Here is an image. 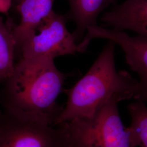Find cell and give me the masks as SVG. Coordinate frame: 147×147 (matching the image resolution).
Segmentation results:
<instances>
[{"label": "cell", "mask_w": 147, "mask_h": 147, "mask_svg": "<svg viewBox=\"0 0 147 147\" xmlns=\"http://www.w3.org/2000/svg\"><path fill=\"white\" fill-rule=\"evenodd\" d=\"M12 22L11 19L5 22L0 16V84L11 75L16 64V45Z\"/></svg>", "instance_id": "cell-10"}, {"label": "cell", "mask_w": 147, "mask_h": 147, "mask_svg": "<svg viewBox=\"0 0 147 147\" xmlns=\"http://www.w3.org/2000/svg\"><path fill=\"white\" fill-rule=\"evenodd\" d=\"M102 38L119 46L125 55L126 62L139 76L138 91L135 99L147 101V37L131 36L121 31L106 28L98 25L89 27L83 39L78 44L80 53L86 50L90 41Z\"/></svg>", "instance_id": "cell-6"}, {"label": "cell", "mask_w": 147, "mask_h": 147, "mask_svg": "<svg viewBox=\"0 0 147 147\" xmlns=\"http://www.w3.org/2000/svg\"><path fill=\"white\" fill-rule=\"evenodd\" d=\"M115 46L109 40L87 73L72 87L64 90L67 102L55 125L90 118L110 100L135 99L138 81L127 71L117 70Z\"/></svg>", "instance_id": "cell-2"}, {"label": "cell", "mask_w": 147, "mask_h": 147, "mask_svg": "<svg viewBox=\"0 0 147 147\" xmlns=\"http://www.w3.org/2000/svg\"><path fill=\"white\" fill-rule=\"evenodd\" d=\"M101 21L111 29L130 30L147 37V0H126L116 5L102 14Z\"/></svg>", "instance_id": "cell-7"}, {"label": "cell", "mask_w": 147, "mask_h": 147, "mask_svg": "<svg viewBox=\"0 0 147 147\" xmlns=\"http://www.w3.org/2000/svg\"><path fill=\"white\" fill-rule=\"evenodd\" d=\"M21 0H12L13 3V6L15 7L17 5L18 3H19L21 2Z\"/></svg>", "instance_id": "cell-13"}, {"label": "cell", "mask_w": 147, "mask_h": 147, "mask_svg": "<svg viewBox=\"0 0 147 147\" xmlns=\"http://www.w3.org/2000/svg\"><path fill=\"white\" fill-rule=\"evenodd\" d=\"M70 9L67 16L73 21L76 28L72 33L76 42H80L87 29L97 25L98 16L117 0H68Z\"/></svg>", "instance_id": "cell-9"}, {"label": "cell", "mask_w": 147, "mask_h": 147, "mask_svg": "<svg viewBox=\"0 0 147 147\" xmlns=\"http://www.w3.org/2000/svg\"><path fill=\"white\" fill-rule=\"evenodd\" d=\"M64 124L49 125L0 110V147H68Z\"/></svg>", "instance_id": "cell-4"}, {"label": "cell", "mask_w": 147, "mask_h": 147, "mask_svg": "<svg viewBox=\"0 0 147 147\" xmlns=\"http://www.w3.org/2000/svg\"><path fill=\"white\" fill-rule=\"evenodd\" d=\"M118 103L110 100L90 118L62 123L68 131V147H130Z\"/></svg>", "instance_id": "cell-3"}, {"label": "cell", "mask_w": 147, "mask_h": 147, "mask_svg": "<svg viewBox=\"0 0 147 147\" xmlns=\"http://www.w3.org/2000/svg\"><path fill=\"white\" fill-rule=\"evenodd\" d=\"M12 6V0H0V13L8 14Z\"/></svg>", "instance_id": "cell-12"}, {"label": "cell", "mask_w": 147, "mask_h": 147, "mask_svg": "<svg viewBox=\"0 0 147 147\" xmlns=\"http://www.w3.org/2000/svg\"><path fill=\"white\" fill-rule=\"evenodd\" d=\"M131 118L126 130L130 147H147V106L145 102L137 101L127 106Z\"/></svg>", "instance_id": "cell-11"}, {"label": "cell", "mask_w": 147, "mask_h": 147, "mask_svg": "<svg viewBox=\"0 0 147 147\" xmlns=\"http://www.w3.org/2000/svg\"><path fill=\"white\" fill-rule=\"evenodd\" d=\"M50 56L22 58L0 89L1 109L55 125L63 107L56 101L67 75Z\"/></svg>", "instance_id": "cell-1"}, {"label": "cell", "mask_w": 147, "mask_h": 147, "mask_svg": "<svg viewBox=\"0 0 147 147\" xmlns=\"http://www.w3.org/2000/svg\"><path fill=\"white\" fill-rule=\"evenodd\" d=\"M55 0H21L15 6L21 16L19 24L12 22L16 51L27 37L33 33L42 20L53 11Z\"/></svg>", "instance_id": "cell-8"}, {"label": "cell", "mask_w": 147, "mask_h": 147, "mask_svg": "<svg viewBox=\"0 0 147 147\" xmlns=\"http://www.w3.org/2000/svg\"><path fill=\"white\" fill-rule=\"evenodd\" d=\"M68 19L67 16L52 11L18 47L20 58H55L79 53L78 44L66 26Z\"/></svg>", "instance_id": "cell-5"}]
</instances>
